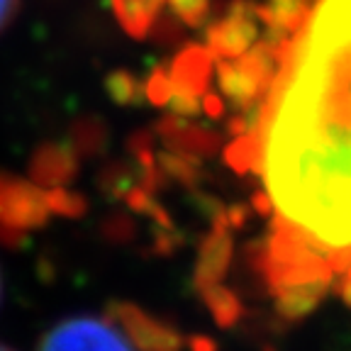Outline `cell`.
<instances>
[{
  "label": "cell",
  "mask_w": 351,
  "mask_h": 351,
  "mask_svg": "<svg viewBox=\"0 0 351 351\" xmlns=\"http://www.w3.org/2000/svg\"><path fill=\"white\" fill-rule=\"evenodd\" d=\"M256 169L274 210L271 276L302 313L351 276V0H317L271 81Z\"/></svg>",
  "instance_id": "obj_1"
},
{
  "label": "cell",
  "mask_w": 351,
  "mask_h": 351,
  "mask_svg": "<svg viewBox=\"0 0 351 351\" xmlns=\"http://www.w3.org/2000/svg\"><path fill=\"white\" fill-rule=\"evenodd\" d=\"M39 351H132V346L105 319L73 317L56 324L42 339Z\"/></svg>",
  "instance_id": "obj_2"
},
{
  "label": "cell",
  "mask_w": 351,
  "mask_h": 351,
  "mask_svg": "<svg viewBox=\"0 0 351 351\" xmlns=\"http://www.w3.org/2000/svg\"><path fill=\"white\" fill-rule=\"evenodd\" d=\"M122 319H125L127 329H132V335H134V339H137L139 344L149 346V349H156V351L178 349L176 337L171 335V332H159V327H156L152 319L144 317L142 313L130 310V313H122Z\"/></svg>",
  "instance_id": "obj_3"
},
{
  "label": "cell",
  "mask_w": 351,
  "mask_h": 351,
  "mask_svg": "<svg viewBox=\"0 0 351 351\" xmlns=\"http://www.w3.org/2000/svg\"><path fill=\"white\" fill-rule=\"evenodd\" d=\"M159 3L161 0H115L122 22L132 32H142L147 27L152 15L159 10Z\"/></svg>",
  "instance_id": "obj_4"
},
{
  "label": "cell",
  "mask_w": 351,
  "mask_h": 351,
  "mask_svg": "<svg viewBox=\"0 0 351 351\" xmlns=\"http://www.w3.org/2000/svg\"><path fill=\"white\" fill-rule=\"evenodd\" d=\"M173 8L181 12L183 17L195 20V17L203 15V10L208 8V0H173Z\"/></svg>",
  "instance_id": "obj_5"
},
{
  "label": "cell",
  "mask_w": 351,
  "mask_h": 351,
  "mask_svg": "<svg viewBox=\"0 0 351 351\" xmlns=\"http://www.w3.org/2000/svg\"><path fill=\"white\" fill-rule=\"evenodd\" d=\"M17 8H20V0H0V34L5 32L8 25L15 20Z\"/></svg>",
  "instance_id": "obj_6"
},
{
  "label": "cell",
  "mask_w": 351,
  "mask_h": 351,
  "mask_svg": "<svg viewBox=\"0 0 351 351\" xmlns=\"http://www.w3.org/2000/svg\"><path fill=\"white\" fill-rule=\"evenodd\" d=\"M0 351H12V349H8V346H3V344H0Z\"/></svg>",
  "instance_id": "obj_7"
}]
</instances>
